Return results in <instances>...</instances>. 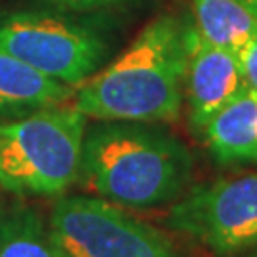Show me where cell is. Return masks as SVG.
<instances>
[{"label":"cell","instance_id":"1","mask_svg":"<svg viewBox=\"0 0 257 257\" xmlns=\"http://www.w3.org/2000/svg\"><path fill=\"white\" fill-rule=\"evenodd\" d=\"M187 29L174 16L153 19L114 61L78 86L74 107L97 120L177 118L187 74Z\"/></svg>","mask_w":257,"mask_h":257},{"label":"cell","instance_id":"2","mask_svg":"<svg viewBox=\"0 0 257 257\" xmlns=\"http://www.w3.org/2000/svg\"><path fill=\"white\" fill-rule=\"evenodd\" d=\"M191 175L187 145L153 122L101 120L84 134L80 177L107 200L160 206L181 196Z\"/></svg>","mask_w":257,"mask_h":257},{"label":"cell","instance_id":"3","mask_svg":"<svg viewBox=\"0 0 257 257\" xmlns=\"http://www.w3.org/2000/svg\"><path fill=\"white\" fill-rule=\"evenodd\" d=\"M86 116L48 107L0 120V189L19 196H57L80 177Z\"/></svg>","mask_w":257,"mask_h":257},{"label":"cell","instance_id":"4","mask_svg":"<svg viewBox=\"0 0 257 257\" xmlns=\"http://www.w3.org/2000/svg\"><path fill=\"white\" fill-rule=\"evenodd\" d=\"M0 50L71 88L97 73L109 54L92 27L40 12L0 16Z\"/></svg>","mask_w":257,"mask_h":257},{"label":"cell","instance_id":"5","mask_svg":"<svg viewBox=\"0 0 257 257\" xmlns=\"http://www.w3.org/2000/svg\"><path fill=\"white\" fill-rule=\"evenodd\" d=\"M48 225L69 257H181L160 230L105 198H59Z\"/></svg>","mask_w":257,"mask_h":257},{"label":"cell","instance_id":"6","mask_svg":"<svg viewBox=\"0 0 257 257\" xmlns=\"http://www.w3.org/2000/svg\"><path fill=\"white\" fill-rule=\"evenodd\" d=\"M172 229L193 236L215 255L257 248V172L196 187L172 206Z\"/></svg>","mask_w":257,"mask_h":257},{"label":"cell","instance_id":"7","mask_svg":"<svg viewBox=\"0 0 257 257\" xmlns=\"http://www.w3.org/2000/svg\"><path fill=\"white\" fill-rule=\"evenodd\" d=\"M185 86L191 122L196 130H204L248 84L238 54L213 46L193 27L187 29Z\"/></svg>","mask_w":257,"mask_h":257},{"label":"cell","instance_id":"8","mask_svg":"<svg viewBox=\"0 0 257 257\" xmlns=\"http://www.w3.org/2000/svg\"><path fill=\"white\" fill-rule=\"evenodd\" d=\"M219 164H257V92L246 86L204 128Z\"/></svg>","mask_w":257,"mask_h":257},{"label":"cell","instance_id":"9","mask_svg":"<svg viewBox=\"0 0 257 257\" xmlns=\"http://www.w3.org/2000/svg\"><path fill=\"white\" fill-rule=\"evenodd\" d=\"M71 95V86L38 73L18 57L0 50V120L59 107Z\"/></svg>","mask_w":257,"mask_h":257},{"label":"cell","instance_id":"10","mask_svg":"<svg viewBox=\"0 0 257 257\" xmlns=\"http://www.w3.org/2000/svg\"><path fill=\"white\" fill-rule=\"evenodd\" d=\"M196 31L213 46L240 54L257 35V18L238 0H193Z\"/></svg>","mask_w":257,"mask_h":257},{"label":"cell","instance_id":"11","mask_svg":"<svg viewBox=\"0 0 257 257\" xmlns=\"http://www.w3.org/2000/svg\"><path fill=\"white\" fill-rule=\"evenodd\" d=\"M0 257H69L50 225L35 208L10 206L0 211Z\"/></svg>","mask_w":257,"mask_h":257},{"label":"cell","instance_id":"12","mask_svg":"<svg viewBox=\"0 0 257 257\" xmlns=\"http://www.w3.org/2000/svg\"><path fill=\"white\" fill-rule=\"evenodd\" d=\"M238 57L240 65H242V71H244L246 84L257 92V35L242 48Z\"/></svg>","mask_w":257,"mask_h":257},{"label":"cell","instance_id":"13","mask_svg":"<svg viewBox=\"0 0 257 257\" xmlns=\"http://www.w3.org/2000/svg\"><path fill=\"white\" fill-rule=\"evenodd\" d=\"M50 6H57V8H67V10H90L97 8V6H105L114 0H42Z\"/></svg>","mask_w":257,"mask_h":257},{"label":"cell","instance_id":"14","mask_svg":"<svg viewBox=\"0 0 257 257\" xmlns=\"http://www.w3.org/2000/svg\"><path fill=\"white\" fill-rule=\"evenodd\" d=\"M238 2H242V4L257 18V0H238Z\"/></svg>","mask_w":257,"mask_h":257},{"label":"cell","instance_id":"15","mask_svg":"<svg viewBox=\"0 0 257 257\" xmlns=\"http://www.w3.org/2000/svg\"><path fill=\"white\" fill-rule=\"evenodd\" d=\"M248 257H257V248L255 249H253V251H251V253H249V255Z\"/></svg>","mask_w":257,"mask_h":257}]
</instances>
